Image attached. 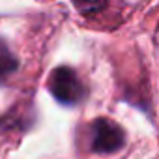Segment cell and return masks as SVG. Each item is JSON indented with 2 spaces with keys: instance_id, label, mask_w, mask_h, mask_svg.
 Masks as SVG:
<instances>
[{
  "instance_id": "obj_1",
  "label": "cell",
  "mask_w": 159,
  "mask_h": 159,
  "mask_svg": "<svg viewBox=\"0 0 159 159\" xmlns=\"http://www.w3.org/2000/svg\"><path fill=\"white\" fill-rule=\"evenodd\" d=\"M51 94L64 105H77L86 96V88L71 67H58L49 79Z\"/></svg>"
},
{
  "instance_id": "obj_2",
  "label": "cell",
  "mask_w": 159,
  "mask_h": 159,
  "mask_svg": "<svg viewBox=\"0 0 159 159\" xmlns=\"http://www.w3.org/2000/svg\"><path fill=\"white\" fill-rule=\"evenodd\" d=\"M90 146L96 153H114L124 146V131L109 118H99L90 129Z\"/></svg>"
},
{
  "instance_id": "obj_3",
  "label": "cell",
  "mask_w": 159,
  "mask_h": 159,
  "mask_svg": "<svg viewBox=\"0 0 159 159\" xmlns=\"http://www.w3.org/2000/svg\"><path fill=\"white\" fill-rule=\"evenodd\" d=\"M15 69H17V58L10 52L4 41H0V83H4L10 77V73H13Z\"/></svg>"
},
{
  "instance_id": "obj_4",
  "label": "cell",
  "mask_w": 159,
  "mask_h": 159,
  "mask_svg": "<svg viewBox=\"0 0 159 159\" xmlns=\"http://www.w3.org/2000/svg\"><path fill=\"white\" fill-rule=\"evenodd\" d=\"M73 4H75V8L81 11V13L92 15V13L101 11L109 4V0H73Z\"/></svg>"
}]
</instances>
